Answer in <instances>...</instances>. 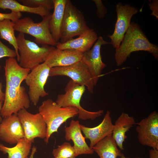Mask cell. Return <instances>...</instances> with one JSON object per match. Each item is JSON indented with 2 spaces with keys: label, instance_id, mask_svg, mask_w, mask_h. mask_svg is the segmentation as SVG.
Returning a JSON list of instances; mask_svg holds the SVG:
<instances>
[{
  "label": "cell",
  "instance_id": "1",
  "mask_svg": "<svg viewBox=\"0 0 158 158\" xmlns=\"http://www.w3.org/2000/svg\"><path fill=\"white\" fill-rule=\"evenodd\" d=\"M146 51L158 59V47L151 43L140 26L134 22L131 23L119 47L115 49L114 58L117 66L127 60L133 52Z\"/></svg>",
  "mask_w": 158,
  "mask_h": 158
},
{
  "label": "cell",
  "instance_id": "2",
  "mask_svg": "<svg viewBox=\"0 0 158 158\" xmlns=\"http://www.w3.org/2000/svg\"><path fill=\"white\" fill-rule=\"evenodd\" d=\"M38 110L47 126V135L44 140L47 144L51 135L58 132V128L62 124L78 114V110L76 108L61 107L50 99L42 102Z\"/></svg>",
  "mask_w": 158,
  "mask_h": 158
},
{
  "label": "cell",
  "instance_id": "3",
  "mask_svg": "<svg viewBox=\"0 0 158 158\" xmlns=\"http://www.w3.org/2000/svg\"><path fill=\"white\" fill-rule=\"evenodd\" d=\"M16 38L19 55V64L23 68L31 70L44 63L55 48L48 45L40 47L35 42L26 39L23 33H19Z\"/></svg>",
  "mask_w": 158,
  "mask_h": 158
},
{
  "label": "cell",
  "instance_id": "4",
  "mask_svg": "<svg viewBox=\"0 0 158 158\" xmlns=\"http://www.w3.org/2000/svg\"><path fill=\"white\" fill-rule=\"evenodd\" d=\"M85 90V86L80 85L71 79L65 87V93L58 95L56 102L61 107H71L77 108L78 111V118L80 119L94 120L101 116L104 111L100 110L96 111H90L81 107L80 101Z\"/></svg>",
  "mask_w": 158,
  "mask_h": 158
},
{
  "label": "cell",
  "instance_id": "5",
  "mask_svg": "<svg viewBox=\"0 0 158 158\" xmlns=\"http://www.w3.org/2000/svg\"><path fill=\"white\" fill-rule=\"evenodd\" d=\"M51 14L42 18L41 21L35 23L29 17L20 19L15 23V31L31 35L35 38L37 44L42 45H56L58 43L54 39L50 32L49 22Z\"/></svg>",
  "mask_w": 158,
  "mask_h": 158
},
{
  "label": "cell",
  "instance_id": "6",
  "mask_svg": "<svg viewBox=\"0 0 158 158\" xmlns=\"http://www.w3.org/2000/svg\"><path fill=\"white\" fill-rule=\"evenodd\" d=\"M89 28L82 12L70 0H66L59 42H65Z\"/></svg>",
  "mask_w": 158,
  "mask_h": 158
},
{
  "label": "cell",
  "instance_id": "7",
  "mask_svg": "<svg viewBox=\"0 0 158 158\" xmlns=\"http://www.w3.org/2000/svg\"><path fill=\"white\" fill-rule=\"evenodd\" d=\"M50 68L45 63H41L31 70L25 80L28 87V94L30 101L36 106L40 97L48 95L44 86L49 77Z\"/></svg>",
  "mask_w": 158,
  "mask_h": 158
},
{
  "label": "cell",
  "instance_id": "8",
  "mask_svg": "<svg viewBox=\"0 0 158 158\" xmlns=\"http://www.w3.org/2000/svg\"><path fill=\"white\" fill-rule=\"evenodd\" d=\"M5 98L0 113L4 118L13 114H17L21 110L30 107V100L25 88L19 89L6 84Z\"/></svg>",
  "mask_w": 158,
  "mask_h": 158
},
{
  "label": "cell",
  "instance_id": "9",
  "mask_svg": "<svg viewBox=\"0 0 158 158\" xmlns=\"http://www.w3.org/2000/svg\"><path fill=\"white\" fill-rule=\"evenodd\" d=\"M65 76L78 84L86 86L89 92L93 93L95 86L93 79L87 66L81 61L71 65L50 68L49 76Z\"/></svg>",
  "mask_w": 158,
  "mask_h": 158
},
{
  "label": "cell",
  "instance_id": "10",
  "mask_svg": "<svg viewBox=\"0 0 158 158\" xmlns=\"http://www.w3.org/2000/svg\"><path fill=\"white\" fill-rule=\"evenodd\" d=\"M117 19L112 34L107 35L111 40L110 44L115 49L120 46L124 35L131 23L133 16L139 11L135 7L129 4L123 5L121 3L116 6Z\"/></svg>",
  "mask_w": 158,
  "mask_h": 158
},
{
  "label": "cell",
  "instance_id": "11",
  "mask_svg": "<svg viewBox=\"0 0 158 158\" xmlns=\"http://www.w3.org/2000/svg\"><path fill=\"white\" fill-rule=\"evenodd\" d=\"M17 115L23 128L25 138L27 140L33 143L36 138H46L47 126L39 113L32 114L24 109L19 111Z\"/></svg>",
  "mask_w": 158,
  "mask_h": 158
},
{
  "label": "cell",
  "instance_id": "12",
  "mask_svg": "<svg viewBox=\"0 0 158 158\" xmlns=\"http://www.w3.org/2000/svg\"><path fill=\"white\" fill-rule=\"evenodd\" d=\"M136 131L140 143L158 150V113L152 112L146 118L136 123Z\"/></svg>",
  "mask_w": 158,
  "mask_h": 158
},
{
  "label": "cell",
  "instance_id": "13",
  "mask_svg": "<svg viewBox=\"0 0 158 158\" xmlns=\"http://www.w3.org/2000/svg\"><path fill=\"white\" fill-rule=\"evenodd\" d=\"M110 42L105 41L101 36L98 37L92 48L83 54L82 61L87 66L93 79L95 86L98 81L103 69L106 66L102 60L101 49Z\"/></svg>",
  "mask_w": 158,
  "mask_h": 158
},
{
  "label": "cell",
  "instance_id": "14",
  "mask_svg": "<svg viewBox=\"0 0 158 158\" xmlns=\"http://www.w3.org/2000/svg\"><path fill=\"white\" fill-rule=\"evenodd\" d=\"M0 137L3 141L10 144H16L20 140L25 138L17 114L4 118L0 123Z\"/></svg>",
  "mask_w": 158,
  "mask_h": 158
},
{
  "label": "cell",
  "instance_id": "15",
  "mask_svg": "<svg viewBox=\"0 0 158 158\" xmlns=\"http://www.w3.org/2000/svg\"><path fill=\"white\" fill-rule=\"evenodd\" d=\"M83 53L71 49L55 48L44 62L50 68L72 65L82 61Z\"/></svg>",
  "mask_w": 158,
  "mask_h": 158
},
{
  "label": "cell",
  "instance_id": "16",
  "mask_svg": "<svg viewBox=\"0 0 158 158\" xmlns=\"http://www.w3.org/2000/svg\"><path fill=\"white\" fill-rule=\"evenodd\" d=\"M113 127L109 111H107L102 122L95 127L90 128L80 125V129L85 138L90 140L89 147L92 149L105 138L112 135Z\"/></svg>",
  "mask_w": 158,
  "mask_h": 158
},
{
  "label": "cell",
  "instance_id": "17",
  "mask_svg": "<svg viewBox=\"0 0 158 158\" xmlns=\"http://www.w3.org/2000/svg\"><path fill=\"white\" fill-rule=\"evenodd\" d=\"M65 139L73 143L75 157L83 154H92L94 151L88 146L83 135L78 121L72 120L69 126L65 128Z\"/></svg>",
  "mask_w": 158,
  "mask_h": 158
},
{
  "label": "cell",
  "instance_id": "18",
  "mask_svg": "<svg viewBox=\"0 0 158 158\" xmlns=\"http://www.w3.org/2000/svg\"><path fill=\"white\" fill-rule=\"evenodd\" d=\"M98 38L93 29L89 28L77 38L64 43L58 42L56 48L60 49H71L84 53L90 50Z\"/></svg>",
  "mask_w": 158,
  "mask_h": 158
},
{
  "label": "cell",
  "instance_id": "19",
  "mask_svg": "<svg viewBox=\"0 0 158 158\" xmlns=\"http://www.w3.org/2000/svg\"><path fill=\"white\" fill-rule=\"evenodd\" d=\"M6 84L19 89L22 82L25 80L31 70L21 67L13 58L6 59L4 66Z\"/></svg>",
  "mask_w": 158,
  "mask_h": 158
},
{
  "label": "cell",
  "instance_id": "20",
  "mask_svg": "<svg viewBox=\"0 0 158 158\" xmlns=\"http://www.w3.org/2000/svg\"><path fill=\"white\" fill-rule=\"evenodd\" d=\"M136 124L133 116L123 112L114 124L112 136L121 150H124L123 143L127 138L126 133Z\"/></svg>",
  "mask_w": 158,
  "mask_h": 158
},
{
  "label": "cell",
  "instance_id": "21",
  "mask_svg": "<svg viewBox=\"0 0 158 158\" xmlns=\"http://www.w3.org/2000/svg\"><path fill=\"white\" fill-rule=\"evenodd\" d=\"M54 11L51 14L49 25L51 34L57 43L60 37L66 0H53Z\"/></svg>",
  "mask_w": 158,
  "mask_h": 158
},
{
  "label": "cell",
  "instance_id": "22",
  "mask_svg": "<svg viewBox=\"0 0 158 158\" xmlns=\"http://www.w3.org/2000/svg\"><path fill=\"white\" fill-rule=\"evenodd\" d=\"M92 149L100 158H117L121 157L123 154L118 148L112 135L99 142Z\"/></svg>",
  "mask_w": 158,
  "mask_h": 158
},
{
  "label": "cell",
  "instance_id": "23",
  "mask_svg": "<svg viewBox=\"0 0 158 158\" xmlns=\"http://www.w3.org/2000/svg\"><path fill=\"white\" fill-rule=\"evenodd\" d=\"M0 8L9 9L16 13L25 12L39 15L42 18L50 14V11L44 7L32 8L20 4L15 0H0Z\"/></svg>",
  "mask_w": 158,
  "mask_h": 158
},
{
  "label": "cell",
  "instance_id": "24",
  "mask_svg": "<svg viewBox=\"0 0 158 158\" xmlns=\"http://www.w3.org/2000/svg\"><path fill=\"white\" fill-rule=\"evenodd\" d=\"M32 143L24 138L12 147L0 143V151L4 154H7L8 158H27L31 149Z\"/></svg>",
  "mask_w": 158,
  "mask_h": 158
},
{
  "label": "cell",
  "instance_id": "25",
  "mask_svg": "<svg viewBox=\"0 0 158 158\" xmlns=\"http://www.w3.org/2000/svg\"><path fill=\"white\" fill-rule=\"evenodd\" d=\"M15 24L9 19L0 20V38L6 40L13 46L17 54V61L19 62V55L14 28Z\"/></svg>",
  "mask_w": 158,
  "mask_h": 158
},
{
  "label": "cell",
  "instance_id": "26",
  "mask_svg": "<svg viewBox=\"0 0 158 158\" xmlns=\"http://www.w3.org/2000/svg\"><path fill=\"white\" fill-rule=\"evenodd\" d=\"M52 154L55 158H68L75 157V150L70 143L65 142L53 150Z\"/></svg>",
  "mask_w": 158,
  "mask_h": 158
},
{
  "label": "cell",
  "instance_id": "27",
  "mask_svg": "<svg viewBox=\"0 0 158 158\" xmlns=\"http://www.w3.org/2000/svg\"><path fill=\"white\" fill-rule=\"evenodd\" d=\"M23 4L32 8L44 7L49 10L54 8L53 0H19Z\"/></svg>",
  "mask_w": 158,
  "mask_h": 158
},
{
  "label": "cell",
  "instance_id": "28",
  "mask_svg": "<svg viewBox=\"0 0 158 158\" xmlns=\"http://www.w3.org/2000/svg\"><path fill=\"white\" fill-rule=\"evenodd\" d=\"M16 56L17 54L15 50L5 45L0 40V59L6 57L14 58Z\"/></svg>",
  "mask_w": 158,
  "mask_h": 158
},
{
  "label": "cell",
  "instance_id": "29",
  "mask_svg": "<svg viewBox=\"0 0 158 158\" xmlns=\"http://www.w3.org/2000/svg\"><path fill=\"white\" fill-rule=\"evenodd\" d=\"M22 16L21 13L11 12L9 13H0V20L4 19H9L15 23L19 20Z\"/></svg>",
  "mask_w": 158,
  "mask_h": 158
},
{
  "label": "cell",
  "instance_id": "30",
  "mask_svg": "<svg viewBox=\"0 0 158 158\" xmlns=\"http://www.w3.org/2000/svg\"><path fill=\"white\" fill-rule=\"evenodd\" d=\"M92 1L96 5V13L98 17L100 19H103L107 13L106 8L101 0H93Z\"/></svg>",
  "mask_w": 158,
  "mask_h": 158
},
{
  "label": "cell",
  "instance_id": "31",
  "mask_svg": "<svg viewBox=\"0 0 158 158\" xmlns=\"http://www.w3.org/2000/svg\"><path fill=\"white\" fill-rule=\"evenodd\" d=\"M149 6L151 11V15L154 17L156 19L158 18V1L150 0L149 1Z\"/></svg>",
  "mask_w": 158,
  "mask_h": 158
},
{
  "label": "cell",
  "instance_id": "32",
  "mask_svg": "<svg viewBox=\"0 0 158 158\" xmlns=\"http://www.w3.org/2000/svg\"><path fill=\"white\" fill-rule=\"evenodd\" d=\"M150 158H158V150L151 149L149 151Z\"/></svg>",
  "mask_w": 158,
  "mask_h": 158
},
{
  "label": "cell",
  "instance_id": "33",
  "mask_svg": "<svg viewBox=\"0 0 158 158\" xmlns=\"http://www.w3.org/2000/svg\"><path fill=\"white\" fill-rule=\"evenodd\" d=\"M1 66L0 65V69ZM2 85L1 83L0 82V101L3 102L5 98V93L3 92L2 91Z\"/></svg>",
  "mask_w": 158,
  "mask_h": 158
},
{
  "label": "cell",
  "instance_id": "34",
  "mask_svg": "<svg viewBox=\"0 0 158 158\" xmlns=\"http://www.w3.org/2000/svg\"><path fill=\"white\" fill-rule=\"evenodd\" d=\"M37 152V149L36 147L34 146L32 149V151L30 157L27 158H34V156L35 153Z\"/></svg>",
  "mask_w": 158,
  "mask_h": 158
},
{
  "label": "cell",
  "instance_id": "35",
  "mask_svg": "<svg viewBox=\"0 0 158 158\" xmlns=\"http://www.w3.org/2000/svg\"><path fill=\"white\" fill-rule=\"evenodd\" d=\"M3 102L0 101V112L1 109L3 106ZM3 120L2 117L1 116L0 113V123Z\"/></svg>",
  "mask_w": 158,
  "mask_h": 158
},
{
  "label": "cell",
  "instance_id": "36",
  "mask_svg": "<svg viewBox=\"0 0 158 158\" xmlns=\"http://www.w3.org/2000/svg\"><path fill=\"white\" fill-rule=\"evenodd\" d=\"M119 158H129L128 157H126L123 154V155L120 157H119ZM135 158H142L139 157H136Z\"/></svg>",
  "mask_w": 158,
  "mask_h": 158
},
{
  "label": "cell",
  "instance_id": "37",
  "mask_svg": "<svg viewBox=\"0 0 158 158\" xmlns=\"http://www.w3.org/2000/svg\"><path fill=\"white\" fill-rule=\"evenodd\" d=\"M55 158L53 157V158ZM75 158V157H70V158Z\"/></svg>",
  "mask_w": 158,
  "mask_h": 158
},
{
  "label": "cell",
  "instance_id": "38",
  "mask_svg": "<svg viewBox=\"0 0 158 158\" xmlns=\"http://www.w3.org/2000/svg\"></svg>",
  "mask_w": 158,
  "mask_h": 158
}]
</instances>
